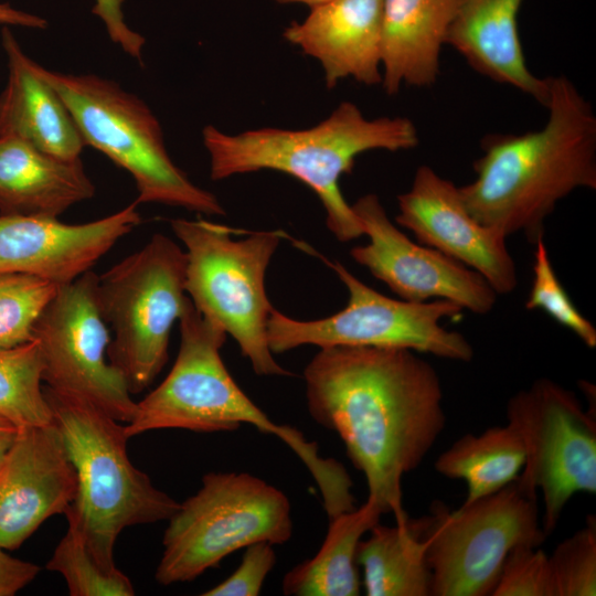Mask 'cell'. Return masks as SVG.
I'll return each instance as SVG.
<instances>
[{"instance_id": "cell-3", "label": "cell", "mask_w": 596, "mask_h": 596, "mask_svg": "<svg viewBox=\"0 0 596 596\" xmlns=\"http://www.w3.org/2000/svg\"><path fill=\"white\" fill-rule=\"evenodd\" d=\"M214 181L275 170L308 185L319 198L329 231L340 242L363 235L362 224L341 193L339 180L353 171L358 156L370 150L415 148L418 131L406 117L366 118L343 102L322 121L307 129L259 128L236 135L206 126L202 131Z\"/></svg>"}, {"instance_id": "cell-24", "label": "cell", "mask_w": 596, "mask_h": 596, "mask_svg": "<svg viewBox=\"0 0 596 596\" xmlns=\"http://www.w3.org/2000/svg\"><path fill=\"white\" fill-rule=\"evenodd\" d=\"M381 510L371 500L329 519L326 538L316 555L283 578L288 596H356L360 577L356 550L363 535L380 522Z\"/></svg>"}, {"instance_id": "cell-26", "label": "cell", "mask_w": 596, "mask_h": 596, "mask_svg": "<svg viewBox=\"0 0 596 596\" xmlns=\"http://www.w3.org/2000/svg\"><path fill=\"white\" fill-rule=\"evenodd\" d=\"M42 374L43 362L35 340L0 350V415L19 428L54 423Z\"/></svg>"}, {"instance_id": "cell-31", "label": "cell", "mask_w": 596, "mask_h": 596, "mask_svg": "<svg viewBox=\"0 0 596 596\" xmlns=\"http://www.w3.org/2000/svg\"><path fill=\"white\" fill-rule=\"evenodd\" d=\"M492 596H553L547 555L539 547L518 546L502 565Z\"/></svg>"}, {"instance_id": "cell-35", "label": "cell", "mask_w": 596, "mask_h": 596, "mask_svg": "<svg viewBox=\"0 0 596 596\" xmlns=\"http://www.w3.org/2000/svg\"><path fill=\"white\" fill-rule=\"evenodd\" d=\"M0 23L33 29H45L47 26L45 19L14 9L8 3H0Z\"/></svg>"}, {"instance_id": "cell-25", "label": "cell", "mask_w": 596, "mask_h": 596, "mask_svg": "<svg viewBox=\"0 0 596 596\" xmlns=\"http://www.w3.org/2000/svg\"><path fill=\"white\" fill-rule=\"evenodd\" d=\"M525 462V449L519 433L507 423L479 435L466 434L438 456L435 469L467 486L469 504L513 482Z\"/></svg>"}, {"instance_id": "cell-23", "label": "cell", "mask_w": 596, "mask_h": 596, "mask_svg": "<svg viewBox=\"0 0 596 596\" xmlns=\"http://www.w3.org/2000/svg\"><path fill=\"white\" fill-rule=\"evenodd\" d=\"M425 517L393 526L375 524L359 542L356 562L368 596H428L432 572L427 561Z\"/></svg>"}, {"instance_id": "cell-8", "label": "cell", "mask_w": 596, "mask_h": 596, "mask_svg": "<svg viewBox=\"0 0 596 596\" xmlns=\"http://www.w3.org/2000/svg\"><path fill=\"white\" fill-rule=\"evenodd\" d=\"M185 269V252L155 234L97 277L96 302L114 334L107 358L131 394L149 387L168 361L171 329L191 302Z\"/></svg>"}, {"instance_id": "cell-29", "label": "cell", "mask_w": 596, "mask_h": 596, "mask_svg": "<svg viewBox=\"0 0 596 596\" xmlns=\"http://www.w3.org/2000/svg\"><path fill=\"white\" fill-rule=\"evenodd\" d=\"M533 280L525 309L543 310L554 321L571 330L586 347H596V328L579 312L561 284L544 243L534 244Z\"/></svg>"}, {"instance_id": "cell-36", "label": "cell", "mask_w": 596, "mask_h": 596, "mask_svg": "<svg viewBox=\"0 0 596 596\" xmlns=\"http://www.w3.org/2000/svg\"><path fill=\"white\" fill-rule=\"evenodd\" d=\"M19 432V427L0 415V462L13 444Z\"/></svg>"}, {"instance_id": "cell-7", "label": "cell", "mask_w": 596, "mask_h": 596, "mask_svg": "<svg viewBox=\"0 0 596 596\" xmlns=\"http://www.w3.org/2000/svg\"><path fill=\"white\" fill-rule=\"evenodd\" d=\"M70 109L86 146L128 171L139 203H160L204 215H224L211 192L195 185L170 158L161 126L148 105L95 74H63L39 64Z\"/></svg>"}, {"instance_id": "cell-22", "label": "cell", "mask_w": 596, "mask_h": 596, "mask_svg": "<svg viewBox=\"0 0 596 596\" xmlns=\"http://www.w3.org/2000/svg\"><path fill=\"white\" fill-rule=\"evenodd\" d=\"M456 0H383L382 86L395 95L402 85L427 87L439 74V57Z\"/></svg>"}, {"instance_id": "cell-17", "label": "cell", "mask_w": 596, "mask_h": 596, "mask_svg": "<svg viewBox=\"0 0 596 596\" xmlns=\"http://www.w3.org/2000/svg\"><path fill=\"white\" fill-rule=\"evenodd\" d=\"M141 222L137 203L83 224L0 214V273H19L67 284L92 269Z\"/></svg>"}, {"instance_id": "cell-13", "label": "cell", "mask_w": 596, "mask_h": 596, "mask_svg": "<svg viewBox=\"0 0 596 596\" xmlns=\"http://www.w3.org/2000/svg\"><path fill=\"white\" fill-rule=\"evenodd\" d=\"M97 277L91 269L58 286L34 324L33 340L46 386L81 396L127 424L137 402L107 358L111 337L96 302Z\"/></svg>"}, {"instance_id": "cell-33", "label": "cell", "mask_w": 596, "mask_h": 596, "mask_svg": "<svg viewBox=\"0 0 596 596\" xmlns=\"http://www.w3.org/2000/svg\"><path fill=\"white\" fill-rule=\"evenodd\" d=\"M124 0H96L93 12L99 15L109 32L111 39L123 45L131 55L140 58V50L145 39L129 30L125 24L121 12Z\"/></svg>"}, {"instance_id": "cell-21", "label": "cell", "mask_w": 596, "mask_h": 596, "mask_svg": "<svg viewBox=\"0 0 596 596\" xmlns=\"http://www.w3.org/2000/svg\"><path fill=\"white\" fill-rule=\"evenodd\" d=\"M94 194L79 158L62 159L22 139L0 137V214L57 219Z\"/></svg>"}, {"instance_id": "cell-5", "label": "cell", "mask_w": 596, "mask_h": 596, "mask_svg": "<svg viewBox=\"0 0 596 596\" xmlns=\"http://www.w3.org/2000/svg\"><path fill=\"white\" fill-rule=\"evenodd\" d=\"M43 390L77 477L75 499L64 514L97 557L115 564L114 546L124 529L168 521L180 502L132 465L125 425L81 396Z\"/></svg>"}, {"instance_id": "cell-9", "label": "cell", "mask_w": 596, "mask_h": 596, "mask_svg": "<svg viewBox=\"0 0 596 596\" xmlns=\"http://www.w3.org/2000/svg\"><path fill=\"white\" fill-rule=\"evenodd\" d=\"M168 521L155 572L164 586L193 581L253 543L284 544L292 535L287 496L247 472L204 475Z\"/></svg>"}, {"instance_id": "cell-37", "label": "cell", "mask_w": 596, "mask_h": 596, "mask_svg": "<svg viewBox=\"0 0 596 596\" xmlns=\"http://www.w3.org/2000/svg\"><path fill=\"white\" fill-rule=\"evenodd\" d=\"M278 3H281V4H288V3H301V4H306L308 7H313L316 4H319V3H322V2H326V1H329V0H274Z\"/></svg>"}, {"instance_id": "cell-19", "label": "cell", "mask_w": 596, "mask_h": 596, "mask_svg": "<svg viewBox=\"0 0 596 596\" xmlns=\"http://www.w3.org/2000/svg\"><path fill=\"white\" fill-rule=\"evenodd\" d=\"M1 40L9 77L0 94V137L22 139L62 159H78L86 145L64 100L9 28L2 29Z\"/></svg>"}, {"instance_id": "cell-27", "label": "cell", "mask_w": 596, "mask_h": 596, "mask_svg": "<svg viewBox=\"0 0 596 596\" xmlns=\"http://www.w3.org/2000/svg\"><path fill=\"white\" fill-rule=\"evenodd\" d=\"M46 568L62 575L72 596L135 595L128 576L115 564H107L96 556L72 519H67V531Z\"/></svg>"}, {"instance_id": "cell-4", "label": "cell", "mask_w": 596, "mask_h": 596, "mask_svg": "<svg viewBox=\"0 0 596 596\" xmlns=\"http://www.w3.org/2000/svg\"><path fill=\"white\" fill-rule=\"evenodd\" d=\"M180 347L166 379L137 402L125 425L130 437L158 429L195 433L233 432L249 424L281 439L302 461L319 488L331 486L340 462L323 458L318 445L288 425L272 421L237 385L226 369L221 349L226 333L193 306L179 320Z\"/></svg>"}, {"instance_id": "cell-34", "label": "cell", "mask_w": 596, "mask_h": 596, "mask_svg": "<svg viewBox=\"0 0 596 596\" xmlns=\"http://www.w3.org/2000/svg\"><path fill=\"white\" fill-rule=\"evenodd\" d=\"M41 572L34 563L15 558L0 547V596H13Z\"/></svg>"}, {"instance_id": "cell-15", "label": "cell", "mask_w": 596, "mask_h": 596, "mask_svg": "<svg viewBox=\"0 0 596 596\" xmlns=\"http://www.w3.org/2000/svg\"><path fill=\"white\" fill-rule=\"evenodd\" d=\"M397 204L396 224L411 231L418 243L473 269L498 295L515 289L517 267L507 236L469 213L454 182L422 164Z\"/></svg>"}, {"instance_id": "cell-14", "label": "cell", "mask_w": 596, "mask_h": 596, "mask_svg": "<svg viewBox=\"0 0 596 596\" xmlns=\"http://www.w3.org/2000/svg\"><path fill=\"white\" fill-rule=\"evenodd\" d=\"M351 206L369 241L352 247L350 256L401 299L450 300L477 315L493 309L498 294L480 274L413 242L391 221L376 194L368 193Z\"/></svg>"}, {"instance_id": "cell-12", "label": "cell", "mask_w": 596, "mask_h": 596, "mask_svg": "<svg viewBox=\"0 0 596 596\" xmlns=\"http://www.w3.org/2000/svg\"><path fill=\"white\" fill-rule=\"evenodd\" d=\"M507 419L521 436L525 462L515 479L530 497L542 493L541 525L549 536L578 492L596 493V421L574 392L539 379L510 397Z\"/></svg>"}, {"instance_id": "cell-16", "label": "cell", "mask_w": 596, "mask_h": 596, "mask_svg": "<svg viewBox=\"0 0 596 596\" xmlns=\"http://www.w3.org/2000/svg\"><path fill=\"white\" fill-rule=\"evenodd\" d=\"M77 490L75 468L55 423L22 427L0 462V547L18 549Z\"/></svg>"}, {"instance_id": "cell-11", "label": "cell", "mask_w": 596, "mask_h": 596, "mask_svg": "<svg viewBox=\"0 0 596 596\" xmlns=\"http://www.w3.org/2000/svg\"><path fill=\"white\" fill-rule=\"evenodd\" d=\"M424 534L433 596L491 595L508 554L518 546L539 547L547 538L536 498L515 480L457 510L433 503Z\"/></svg>"}, {"instance_id": "cell-2", "label": "cell", "mask_w": 596, "mask_h": 596, "mask_svg": "<svg viewBox=\"0 0 596 596\" xmlns=\"http://www.w3.org/2000/svg\"><path fill=\"white\" fill-rule=\"evenodd\" d=\"M549 117L525 134L481 140L475 179L459 187L464 204L482 225L507 237L522 233L534 244L544 221L573 191L596 190V115L564 75L549 76Z\"/></svg>"}, {"instance_id": "cell-10", "label": "cell", "mask_w": 596, "mask_h": 596, "mask_svg": "<svg viewBox=\"0 0 596 596\" xmlns=\"http://www.w3.org/2000/svg\"><path fill=\"white\" fill-rule=\"evenodd\" d=\"M330 266L348 290L347 306L329 317L308 321L273 308L267 340L274 354L306 344L348 345L401 348L451 361H471L473 348L467 338L441 326L443 319L461 316L459 305L445 299L414 302L390 298L365 285L340 262Z\"/></svg>"}, {"instance_id": "cell-30", "label": "cell", "mask_w": 596, "mask_h": 596, "mask_svg": "<svg viewBox=\"0 0 596 596\" xmlns=\"http://www.w3.org/2000/svg\"><path fill=\"white\" fill-rule=\"evenodd\" d=\"M553 596L596 595V518L563 540L547 555Z\"/></svg>"}, {"instance_id": "cell-1", "label": "cell", "mask_w": 596, "mask_h": 596, "mask_svg": "<svg viewBox=\"0 0 596 596\" xmlns=\"http://www.w3.org/2000/svg\"><path fill=\"white\" fill-rule=\"evenodd\" d=\"M304 380L311 418L341 438L368 499L404 522L402 479L446 425L435 368L408 349L334 345L320 348Z\"/></svg>"}, {"instance_id": "cell-32", "label": "cell", "mask_w": 596, "mask_h": 596, "mask_svg": "<svg viewBox=\"0 0 596 596\" xmlns=\"http://www.w3.org/2000/svg\"><path fill=\"white\" fill-rule=\"evenodd\" d=\"M276 564L274 545L257 542L245 547L238 567L223 582L205 590L203 596H257Z\"/></svg>"}, {"instance_id": "cell-20", "label": "cell", "mask_w": 596, "mask_h": 596, "mask_svg": "<svg viewBox=\"0 0 596 596\" xmlns=\"http://www.w3.org/2000/svg\"><path fill=\"white\" fill-rule=\"evenodd\" d=\"M523 0H456L446 44L479 74L512 86L545 106L549 77L528 67L518 33Z\"/></svg>"}, {"instance_id": "cell-18", "label": "cell", "mask_w": 596, "mask_h": 596, "mask_svg": "<svg viewBox=\"0 0 596 596\" xmlns=\"http://www.w3.org/2000/svg\"><path fill=\"white\" fill-rule=\"evenodd\" d=\"M383 0H329L310 7L301 22H292L284 38L316 58L328 88L353 78L381 84V21Z\"/></svg>"}, {"instance_id": "cell-28", "label": "cell", "mask_w": 596, "mask_h": 596, "mask_svg": "<svg viewBox=\"0 0 596 596\" xmlns=\"http://www.w3.org/2000/svg\"><path fill=\"white\" fill-rule=\"evenodd\" d=\"M57 288L35 276L0 273V350L33 340L34 324Z\"/></svg>"}, {"instance_id": "cell-6", "label": "cell", "mask_w": 596, "mask_h": 596, "mask_svg": "<svg viewBox=\"0 0 596 596\" xmlns=\"http://www.w3.org/2000/svg\"><path fill=\"white\" fill-rule=\"evenodd\" d=\"M170 224L185 247V291L195 309L237 342L257 375H291L277 363L267 340L274 307L265 276L284 233L259 231L233 240L232 228L203 219H173Z\"/></svg>"}]
</instances>
